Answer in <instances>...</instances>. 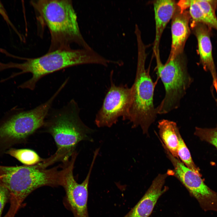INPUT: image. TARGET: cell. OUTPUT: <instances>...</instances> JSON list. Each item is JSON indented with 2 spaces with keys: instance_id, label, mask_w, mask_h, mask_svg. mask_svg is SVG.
Wrapping results in <instances>:
<instances>
[{
  "instance_id": "cell-18",
  "label": "cell",
  "mask_w": 217,
  "mask_h": 217,
  "mask_svg": "<svg viewBox=\"0 0 217 217\" xmlns=\"http://www.w3.org/2000/svg\"><path fill=\"white\" fill-rule=\"evenodd\" d=\"M178 140V155L182 162L188 168L201 175L199 168L195 165L192 158L190 151L180 133L178 128L177 130Z\"/></svg>"
},
{
  "instance_id": "cell-20",
  "label": "cell",
  "mask_w": 217,
  "mask_h": 217,
  "mask_svg": "<svg viewBox=\"0 0 217 217\" xmlns=\"http://www.w3.org/2000/svg\"><path fill=\"white\" fill-rule=\"evenodd\" d=\"M9 195L8 190L0 182V217Z\"/></svg>"
},
{
  "instance_id": "cell-13",
  "label": "cell",
  "mask_w": 217,
  "mask_h": 217,
  "mask_svg": "<svg viewBox=\"0 0 217 217\" xmlns=\"http://www.w3.org/2000/svg\"><path fill=\"white\" fill-rule=\"evenodd\" d=\"M184 11L175 13L171 25V45L168 59H173L179 55L183 50L190 33L189 16Z\"/></svg>"
},
{
  "instance_id": "cell-11",
  "label": "cell",
  "mask_w": 217,
  "mask_h": 217,
  "mask_svg": "<svg viewBox=\"0 0 217 217\" xmlns=\"http://www.w3.org/2000/svg\"><path fill=\"white\" fill-rule=\"evenodd\" d=\"M191 26L197 40L200 63L205 71L210 73L217 94V72L213 57L211 29L200 23L192 24Z\"/></svg>"
},
{
  "instance_id": "cell-16",
  "label": "cell",
  "mask_w": 217,
  "mask_h": 217,
  "mask_svg": "<svg viewBox=\"0 0 217 217\" xmlns=\"http://www.w3.org/2000/svg\"><path fill=\"white\" fill-rule=\"evenodd\" d=\"M158 128L160 136L166 149L174 157L178 159V139L176 123L172 121L163 119L158 122Z\"/></svg>"
},
{
  "instance_id": "cell-9",
  "label": "cell",
  "mask_w": 217,
  "mask_h": 217,
  "mask_svg": "<svg viewBox=\"0 0 217 217\" xmlns=\"http://www.w3.org/2000/svg\"><path fill=\"white\" fill-rule=\"evenodd\" d=\"M165 149L174 167L173 170L167 171L168 175L174 176L178 179L190 195L197 200L205 211L217 212V192L211 189L205 183L201 175L188 168Z\"/></svg>"
},
{
  "instance_id": "cell-15",
  "label": "cell",
  "mask_w": 217,
  "mask_h": 217,
  "mask_svg": "<svg viewBox=\"0 0 217 217\" xmlns=\"http://www.w3.org/2000/svg\"><path fill=\"white\" fill-rule=\"evenodd\" d=\"M217 8L211 0H191L189 14L192 19V24L202 23L217 31V17L215 12Z\"/></svg>"
},
{
  "instance_id": "cell-1",
  "label": "cell",
  "mask_w": 217,
  "mask_h": 217,
  "mask_svg": "<svg viewBox=\"0 0 217 217\" xmlns=\"http://www.w3.org/2000/svg\"><path fill=\"white\" fill-rule=\"evenodd\" d=\"M22 63L9 62L0 63L1 71L16 68L20 72L13 73L4 79L5 82L21 74L30 73L31 77L18 86L19 88L34 90L38 81L49 74L69 67L84 64H96L106 66L108 59L94 50L81 48L58 50L36 58H22Z\"/></svg>"
},
{
  "instance_id": "cell-2",
  "label": "cell",
  "mask_w": 217,
  "mask_h": 217,
  "mask_svg": "<svg viewBox=\"0 0 217 217\" xmlns=\"http://www.w3.org/2000/svg\"><path fill=\"white\" fill-rule=\"evenodd\" d=\"M80 112L78 105L73 99L60 108L50 110L41 128L52 136L57 149L53 155L44 159L46 167L69 160L80 142L93 141L91 135L94 130L83 122Z\"/></svg>"
},
{
  "instance_id": "cell-10",
  "label": "cell",
  "mask_w": 217,
  "mask_h": 217,
  "mask_svg": "<svg viewBox=\"0 0 217 217\" xmlns=\"http://www.w3.org/2000/svg\"><path fill=\"white\" fill-rule=\"evenodd\" d=\"M102 105L97 113L95 122L99 127H110L120 117L125 120L131 100V87L126 85L117 86L112 80Z\"/></svg>"
},
{
  "instance_id": "cell-17",
  "label": "cell",
  "mask_w": 217,
  "mask_h": 217,
  "mask_svg": "<svg viewBox=\"0 0 217 217\" xmlns=\"http://www.w3.org/2000/svg\"><path fill=\"white\" fill-rule=\"evenodd\" d=\"M6 154L15 158L24 165L31 166L36 165L43 160L33 150L27 149L11 148Z\"/></svg>"
},
{
  "instance_id": "cell-8",
  "label": "cell",
  "mask_w": 217,
  "mask_h": 217,
  "mask_svg": "<svg viewBox=\"0 0 217 217\" xmlns=\"http://www.w3.org/2000/svg\"><path fill=\"white\" fill-rule=\"evenodd\" d=\"M99 149L94 152L89 171L83 182L78 183L73 175V169L77 153L74 152L70 159L61 164L60 186L64 188L65 196L63 204L72 213L74 217H89L87 209L88 187L90 175Z\"/></svg>"
},
{
  "instance_id": "cell-4",
  "label": "cell",
  "mask_w": 217,
  "mask_h": 217,
  "mask_svg": "<svg viewBox=\"0 0 217 217\" xmlns=\"http://www.w3.org/2000/svg\"><path fill=\"white\" fill-rule=\"evenodd\" d=\"M61 165L50 168L39 163L33 165H0V182L8 190L14 214L24 201L40 187L60 186Z\"/></svg>"
},
{
  "instance_id": "cell-14",
  "label": "cell",
  "mask_w": 217,
  "mask_h": 217,
  "mask_svg": "<svg viewBox=\"0 0 217 217\" xmlns=\"http://www.w3.org/2000/svg\"><path fill=\"white\" fill-rule=\"evenodd\" d=\"M155 21L156 34L153 46L155 57H160L159 46L162 33L175 12L174 1L158 0L153 3Z\"/></svg>"
},
{
  "instance_id": "cell-12",
  "label": "cell",
  "mask_w": 217,
  "mask_h": 217,
  "mask_svg": "<svg viewBox=\"0 0 217 217\" xmlns=\"http://www.w3.org/2000/svg\"><path fill=\"white\" fill-rule=\"evenodd\" d=\"M167 172L159 174L137 204L123 217H148L152 213L159 198L168 189L167 186L162 189Z\"/></svg>"
},
{
  "instance_id": "cell-5",
  "label": "cell",
  "mask_w": 217,
  "mask_h": 217,
  "mask_svg": "<svg viewBox=\"0 0 217 217\" xmlns=\"http://www.w3.org/2000/svg\"><path fill=\"white\" fill-rule=\"evenodd\" d=\"M55 98L52 95L46 101L30 110L15 106L5 113L0 118V157L14 146L24 143L42 127Z\"/></svg>"
},
{
  "instance_id": "cell-21",
  "label": "cell",
  "mask_w": 217,
  "mask_h": 217,
  "mask_svg": "<svg viewBox=\"0 0 217 217\" xmlns=\"http://www.w3.org/2000/svg\"><path fill=\"white\" fill-rule=\"evenodd\" d=\"M191 0H181L178 3L177 5L180 8V10L184 11L187 8L190 7L191 4Z\"/></svg>"
},
{
  "instance_id": "cell-6",
  "label": "cell",
  "mask_w": 217,
  "mask_h": 217,
  "mask_svg": "<svg viewBox=\"0 0 217 217\" xmlns=\"http://www.w3.org/2000/svg\"><path fill=\"white\" fill-rule=\"evenodd\" d=\"M137 60L136 76L131 87V100L125 120L133 128L140 126L144 134L155 121L157 115L153 103L155 83L145 68L146 48L141 40L137 41Z\"/></svg>"
},
{
  "instance_id": "cell-19",
  "label": "cell",
  "mask_w": 217,
  "mask_h": 217,
  "mask_svg": "<svg viewBox=\"0 0 217 217\" xmlns=\"http://www.w3.org/2000/svg\"><path fill=\"white\" fill-rule=\"evenodd\" d=\"M194 134L201 140L211 144L217 149V127L213 128L196 127Z\"/></svg>"
},
{
  "instance_id": "cell-7",
  "label": "cell",
  "mask_w": 217,
  "mask_h": 217,
  "mask_svg": "<svg viewBox=\"0 0 217 217\" xmlns=\"http://www.w3.org/2000/svg\"><path fill=\"white\" fill-rule=\"evenodd\" d=\"M156 60V73L164 87L165 96L156 107L158 114H164L178 108L181 99L193 82L186 63L178 55L168 59L163 64L160 59Z\"/></svg>"
},
{
  "instance_id": "cell-22",
  "label": "cell",
  "mask_w": 217,
  "mask_h": 217,
  "mask_svg": "<svg viewBox=\"0 0 217 217\" xmlns=\"http://www.w3.org/2000/svg\"><path fill=\"white\" fill-rule=\"evenodd\" d=\"M0 14L2 16L8 24H9L11 23L3 5L2 4H0Z\"/></svg>"
},
{
  "instance_id": "cell-3",
  "label": "cell",
  "mask_w": 217,
  "mask_h": 217,
  "mask_svg": "<svg viewBox=\"0 0 217 217\" xmlns=\"http://www.w3.org/2000/svg\"><path fill=\"white\" fill-rule=\"evenodd\" d=\"M30 3L50 32L48 52L71 48L74 43L81 48H92L81 32L71 0H32Z\"/></svg>"
}]
</instances>
